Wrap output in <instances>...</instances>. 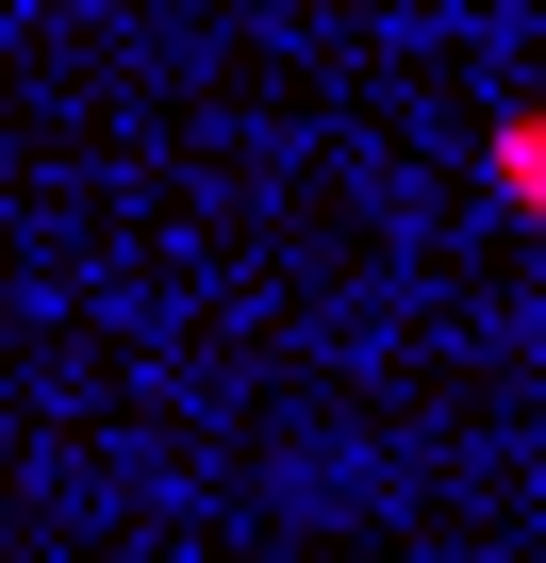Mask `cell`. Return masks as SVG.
<instances>
[{"mask_svg": "<svg viewBox=\"0 0 546 563\" xmlns=\"http://www.w3.org/2000/svg\"><path fill=\"white\" fill-rule=\"evenodd\" d=\"M480 183H497V199H513V216H530V232H546V100H530V117H497V133H480Z\"/></svg>", "mask_w": 546, "mask_h": 563, "instance_id": "obj_1", "label": "cell"}]
</instances>
